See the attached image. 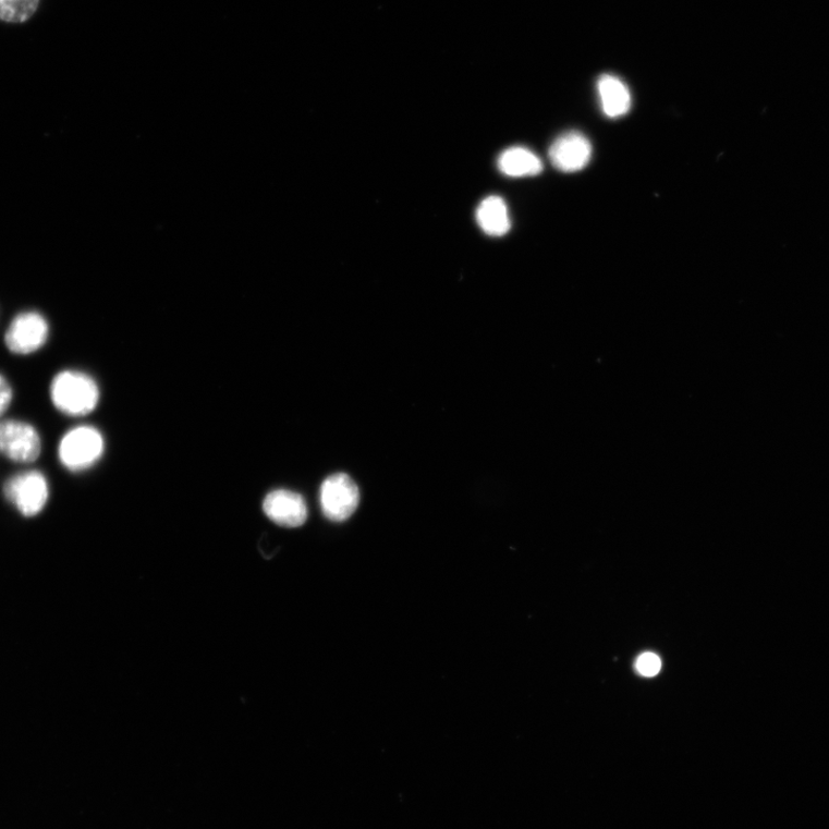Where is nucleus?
I'll return each mask as SVG.
<instances>
[{
    "label": "nucleus",
    "mask_w": 829,
    "mask_h": 829,
    "mask_svg": "<svg viewBox=\"0 0 829 829\" xmlns=\"http://www.w3.org/2000/svg\"><path fill=\"white\" fill-rule=\"evenodd\" d=\"M54 407L65 415L85 416L97 407L99 389L89 375L66 370L58 374L50 387Z\"/></svg>",
    "instance_id": "obj_1"
},
{
    "label": "nucleus",
    "mask_w": 829,
    "mask_h": 829,
    "mask_svg": "<svg viewBox=\"0 0 829 829\" xmlns=\"http://www.w3.org/2000/svg\"><path fill=\"white\" fill-rule=\"evenodd\" d=\"M105 438L96 428L81 426L69 431L58 448V456L70 472H84L103 455Z\"/></svg>",
    "instance_id": "obj_2"
},
{
    "label": "nucleus",
    "mask_w": 829,
    "mask_h": 829,
    "mask_svg": "<svg viewBox=\"0 0 829 829\" xmlns=\"http://www.w3.org/2000/svg\"><path fill=\"white\" fill-rule=\"evenodd\" d=\"M3 492L20 513L32 517L45 510L49 500V484L42 473L23 472L5 481Z\"/></svg>",
    "instance_id": "obj_3"
},
{
    "label": "nucleus",
    "mask_w": 829,
    "mask_h": 829,
    "mask_svg": "<svg viewBox=\"0 0 829 829\" xmlns=\"http://www.w3.org/2000/svg\"><path fill=\"white\" fill-rule=\"evenodd\" d=\"M319 502L322 514L332 522H345L356 512L359 491L346 474H334L321 484Z\"/></svg>",
    "instance_id": "obj_4"
},
{
    "label": "nucleus",
    "mask_w": 829,
    "mask_h": 829,
    "mask_svg": "<svg viewBox=\"0 0 829 829\" xmlns=\"http://www.w3.org/2000/svg\"><path fill=\"white\" fill-rule=\"evenodd\" d=\"M42 452V440L31 424L7 419L0 422V454L14 462L36 461Z\"/></svg>",
    "instance_id": "obj_5"
},
{
    "label": "nucleus",
    "mask_w": 829,
    "mask_h": 829,
    "mask_svg": "<svg viewBox=\"0 0 829 829\" xmlns=\"http://www.w3.org/2000/svg\"><path fill=\"white\" fill-rule=\"evenodd\" d=\"M49 338L47 319L35 312L17 315L5 333V343L10 352L27 355L42 349Z\"/></svg>",
    "instance_id": "obj_6"
},
{
    "label": "nucleus",
    "mask_w": 829,
    "mask_h": 829,
    "mask_svg": "<svg viewBox=\"0 0 829 829\" xmlns=\"http://www.w3.org/2000/svg\"><path fill=\"white\" fill-rule=\"evenodd\" d=\"M593 156L590 141L578 132H570L554 141L549 151L551 163L564 173H575L588 166Z\"/></svg>",
    "instance_id": "obj_7"
},
{
    "label": "nucleus",
    "mask_w": 829,
    "mask_h": 829,
    "mask_svg": "<svg viewBox=\"0 0 829 829\" xmlns=\"http://www.w3.org/2000/svg\"><path fill=\"white\" fill-rule=\"evenodd\" d=\"M263 512L284 528H298L308 519L306 500L290 490H275L263 501Z\"/></svg>",
    "instance_id": "obj_8"
},
{
    "label": "nucleus",
    "mask_w": 829,
    "mask_h": 829,
    "mask_svg": "<svg viewBox=\"0 0 829 829\" xmlns=\"http://www.w3.org/2000/svg\"><path fill=\"white\" fill-rule=\"evenodd\" d=\"M598 94L606 117L615 119L625 115L632 108V95L622 81L611 74L598 80Z\"/></svg>",
    "instance_id": "obj_9"
},
{
    "label": "nucleus",
    "mask_w": 829,
    "mask_h": 829,
    "mask_svg": "<svg viewBox=\"0 0 829 829\" xmlns=\"http://www.w3.org/2000/svg\"><path fill=\"white\" fill-rule=\"evenodd\" d=\"M476 218L480 229L490 236H503L511 230L509 208L499 196H490L481 200Z\"/></svg>",
    "instance_id": "obj_10"
},
{
    "label": "nucleus",
    "mask_w": 829,
    "mask_h": 829,
    "mask_svg": "<svg viewBox=\"0 0 829 829\" xmlns=\"http://www.w3.org/2000/svg\"><path fill=\"white\" fill-rule=\"evenodd\" d=\"M498 168L504 175L521 178L541 173L542 163L540 158L532 150L513 147L504 150L499 156Z\"/></svg>",
    "instance_id": "obj_11"
},
{
    "label": "nucleus",
    "mask_w": 829,
    "mask_h": 829,
    "mask_svg": "<svg viewBox=\"0 0 829 829\" xmlns=\"http://www.w3.org/2000/svg\"><path fill=\"white\" fill-rule=\"evenodd\" d=\"M38 4L39 0H0V20L11 24L26 23Z\"/></svg>",
    "instance_id": "obj_12"
},
{
    "label": "nucleus",
    "mask_w": 829,
    "mask_h": 829,
    "mask_svg": "<svg viewBox=\"0 0 829 829\" xmlns=\"http://www.w3.org/2000/svg\"><path fill=\"white\" fill-rule=\"evenodd\" d=\"M636 669L644 676H655L661 670V660L654 654H644L638 658Z\"/></svg>",
    "instance_id": "obj_13"
},
{
    "label": "nucleus",
    "mask_w": 829,
    "mask_h": 829,
    "mask_svg": "<svg viewBox=\"0 0 829 829\" xmlns=\"http://www.w3.org/2000/svg\"><path fill=\"white\" fill-rule=\"evenodd\" d=\"M13 399V391L7 378L0 375V416L4 415Z\"/></svg>",
    "instance_id": "obj_14"
}]
</instances>
